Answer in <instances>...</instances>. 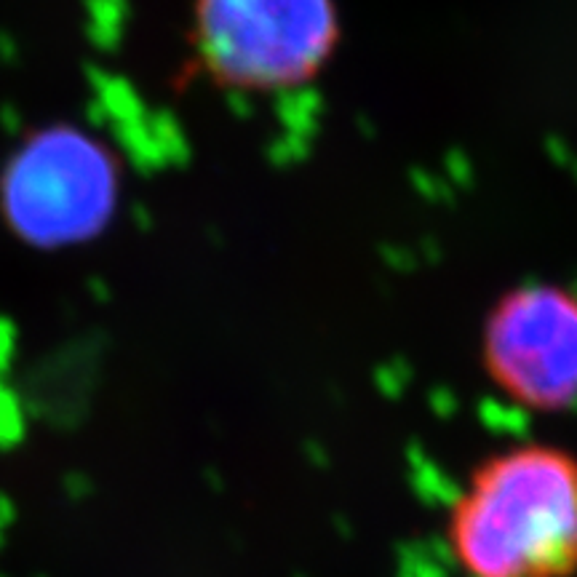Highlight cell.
Wrapping results in <instances>:
<instances>
[{"mask_svg": "<svg viewBox=\"0 0 577 577\" xmlns=\"http://www.w3.org/2000/svg\"><path fill=\"white\" fill-rule=\"evenodd\" d=\"M447 540L465 577H569L577 569V460L545 444L492 455L455 497Z\"/></svg>", "mask_w": 577, "mask_h": 577, "instance_id": "cell-1", "label": "cell"}, {"mask_svg": "<svg viewBox=\"0 0 577 577\" xmlns=\"http://www.w3.org/2000/svg\"><path fill=\"white\" fill-rule=\"evenodd\" d=\"M340 43L337 0H196L193 49L214 83L238 91L305 86Z\"/></svg>", "mask_w": 577, "mask_h": 577, "instance_id": "cell-2", "label": "cell"}, {"mask_svg": "<svg viewBox=\"0 0 577 577\" xmlns=\"http://www.w3.org/2000/svg\"><path fill=\"white\" fill-rule=\"evenodd\" d=\"M121 174L113 153L75 126L30 134L0 174V214L38 249L83 244L113 220Z\"/></svg>", "mask_w": 577, "mask_h": 577, "instance_id": "cell-3", "label": "cell"}, {"mask_svg": "<svg viewBox=\"0 0 577 577\" xmlns=\"http://www.w3.org/2000/svg\"><path fill=\"white\" fill-rule=\"evenodd\" d=\"M489 377L532 409L577 401V294L564 286L524 284L497 300L484 326Z\"/></svg>", "mask_w": 577, "mask_h": 577, "instance_id": "cell-4", "label": "cell"}]
</instances>
